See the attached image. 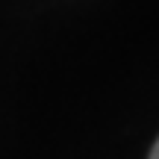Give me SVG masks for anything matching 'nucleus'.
<instances>
[{
  "instance_id": "f257e3e1",
  "label": "nucleus",
  "mask_w": 159,
  "mask_h": 159,
  "mask_svg": "<svg viewBox=\"0 0 159 159\" xmlns=\"http://www.w3.org/2000/svg\"><path fill=\"white\" fill-rule=\"evenodd\" d=\"M150 159H159V139H156V144H153V150H150Z\"/></svg>"
}]
</instances>
